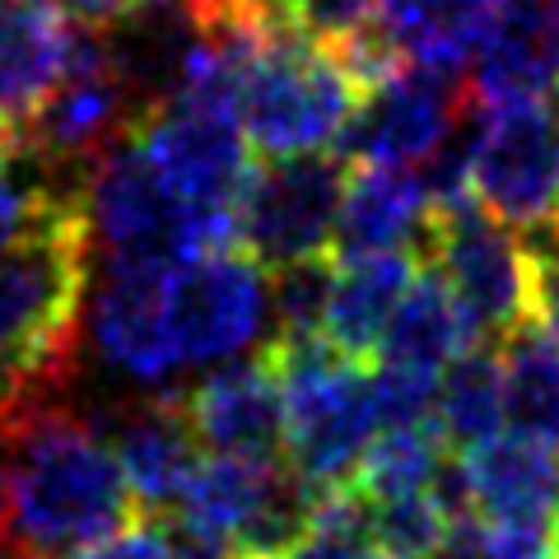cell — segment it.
<instances>
[{
	"label": "cell",
	"instance_id": "19",
	"mask_svg": "<svg viewBox=\"0 0 559 559\" xmlns=\"http://www.w3.org/2000/svg\"><path fill=\"white\" fill-rule=\"evenodd\" d=\"M419 275L415 257H364V261H336V280H331L326 322L322 341L341 349L345 359L369 364L378 359L382 336L396 318L401 299L411 294Z\"/></svg>",
	"mask_w": 559,
	"mask_h": 559
},
{
	"label": "cell",
	"instance_id": "34",
	"mask_svg": "<svg viewBox=\"0 0 559 559\" xmlns=\"http://www.w3.org/2000/svg\"><path fill=\"white\" fill-rule=\"evenodd\" d=\"M14 150H20V140H14V131L5 127V121H0V164H10Z\"/></svg>",
	"mask_w": 559,
	"mask_h": 559
},
{
	"label": "cell",
	"instance_id": "33",
	"mask_svg": "<svg viewBox=\"0 0 559 559\" xmlns=\"http://www.w3.org/2000/svg\"><path fill=\"white\" fill-rule=\"evenodd\" d=\"M135 5H145L150 14H182V20H191V14L210 10L215 0H135Z\"/></svg>",
	"mask_w": 559,
	"mask_h": 559
},
{
	"label": "cell",
	"instance_id": "6",
	"mask_svg": "<svg viewBox=\"0 0 559 559\" xmlns=\"http://www.w3.org/2000/svg\"><path fill=\"white\" fill-rule=\"evenodd\" d=\"M364 90L331 47L280 28L257 47L238 84V127L257 159L326 154L345 135Z\"/></svg>",
	"mask_w": 559,
	"mask_h": 559
},
{
	"label": "cell",
	"instance_id": "10",
	"mask_svg": "<svg viewBox=\"0 0 559 559\" xmlns=\"http://www.w3.org/2000/svg\"><path fill=\"white\" fill-rule=\"evenodd\" d=\"M471 197L513 234L559 219V131L546 103H476Z\"/></svg>",
	"mask_w": 559,
	"mask_h": 559
},
{
	"label": "cell",
	"instance_id": "32",
	"mask_svg": "<svg viewBox=\"0 0 559 559\" xmlns=\"http://www.w3.org/2000/svg\"><path fill=\"white\" fill-rule=\"evenodd\" d=\"M536 271V322L559 336V257L555 261H540Z\"/></svg>",
	"mask_w": 559,
	"mask_h": 559
},
{
	"label": "cell",
	"instance_id": "24",
	"mask_svg": "<svg viewBox=\"0 0 559 559\" xmlns=\"http://www.w3.org/2000/svg\"><path fill=\"white\" fill-rule=\"evenodd\" d=\"M364 527L382 559H433L448 536V513L433 495H401V499H364Z\"/></svg>",
	"mask_w": 559,
	"mask_h": 559
},
{
	"label": "cell",
	"instance_id": "17",
	"mask_svg": "<svg viewBox=\"0 0 559 559\" xmlns=\"http://www.w3.org/2000/svg\"><path fill=\"white\" fill-rule=\"evenodd\" d=\"M70 43L75 28L47 0H0V121L14 140L66 80Z\"/></svg>",
	"mask_w": 559,
	"mask_h": 559
},
{
	"label": "cell",
	"instance_id": "36",
	"mask_svg": "<svg viewBox=\"0 0 559 559\" xmlns=\"http://www.w3.org/2000/svg\"><path fill=\"white\" fill-rule=\"evenodd\" d=\"M555 5H559V0H555Z\"/></svg>",
	"mask_w": 559,
	"mask_h": 559
},
{
	"label": "cell",
	"instance_id": "27",
	"mask_svg": "<svg viewBox=\"0 0 559 559\" xmlns=\"http://www.w3.org/2000/svg\"><path fill=\"white\" fill-rule=\"evenodd\" d=\"M373 411L382 429H439V373L401 369V364H373Z\"/></svg>",
	"mask_w": 559,
	"mask_h": 559
},
{
	"label": "cell",
	"instance_id": "8",
	"mask_svg": "<svg viewBox=\"0 0 559 559\" xmlns=\"http://www.w3.org/2000/svg\"><path fill=\"white\" fill-rule=\"evenodd\" d=\"M127 140L140 150V159L159 173V182L173 197L210 210V215H238L242 187L257 168L238 112L168 94L140 108Z\"/></svg>",
	"mask_w": 559,
	"mask_h": 559
},
{
	"label": "cell",
	"instance_id": "20",
	"mask_svg": "<svg viewBox=\"0 0 559 559\" xmlns=\"http://www.w3.org/2000/svg\"><path fill=\"white\" fill-rule=\"evenodd\" d=\"M476 345H485V341H480V331L471 326L462 304L452 299V289L429 266H419L415 285H411L406 299H401L373 364H401V369H419V373H443L448 364H457L466 349H476Z\"/></svg>",
	"mask_w": 559,
	"mask_h": 559
},
{
	"label": "cell",
	"instance_id": "29",
	"mask_svg": "<svg viewBox=\"0 0 559 559\" xmlns=\"http://www.w3.org/2000/svg\"><path fill=\"white\" fill-rule=\"evenodd\" d=\"M75 559H173V550H168V532L159 518H135L131 527H121L117 536L80 550Z\"/></svg>",
	"mask_w": 559,
	"mask_h": 559
},
{
	"label": "cell",
	"instance_id": "1",
	"mask_svg": "<svg viewBox=\"0 0 559 559\" xmlns=\"http://www.w3.org/2000/svg\"><path fill=\"white\" fill-rule=\"evenodd\" d=\"M271 336V271L238 248L168 266H108L90 294L98 364L154 396H168L182 373L238 364Z\"/></svg>",
	"mask_w": 559,
	"mask_h": 559
},
{
	"label": "cell",
	"instance_id": "25",
	"mask_svg": "<svg viewBox=\"0 0 559 559\" xmlns=\"http://www.w3.org/2000/svg\"><path fill=\"white\" fill-rule=\"evenodd\" d=\"M331 280H336V257H308L271 271V341H322Z\"/></svg>",
	"mask_w": 559,
	"mask_h": 559
},
{
	"label": "cell",
	"instance_id": "26",
	"mask_svg": "<svg viewBox=\"0 0 559 559\" xmlns=\"http://www.w3.org/2000/svg\"><path fill=\"white\" fill-rule=\"evenodd\" d=\"M75 191L80 187L57 182L33 154L14 150V159L0 164V257L10 248H20L51 210H57L66 197H75Z\"/></svg>",
	"mask_w": 559,
	"mask_h": 559
},
{
	"label": "cell",
	"instance_id": "28",
	"mask_svg": "<svg viewBox=\"0 0 559 559\" xmlns=\"http://www.w3.org/2000/svg\"><path fill=\"white\" fill-rule=\"evenodd\" d=\"M373 5L378 0H275L285 24L318 47H341L373 28Z\"/></svg>",
	"mask_w": 559,
	"mask_h": 559
},
{
	"label": "cell",
	"instance_id": "3",
	"mask_svg": "<svg viewBox=\"0 0 559 559\" xmlns=\"http://www.w3.org/2000/svg\"><path fill=\"white\" fill-rule=\"evenodd\" d=\"M84 289L90 229L75 191L20 248L0 257V419L38 406V396L70 369Z\"/></svg>",
	"mask_w": 559,
	"mask_h": 559
},
{
	"label": "cell",
	"instance_id": "11",
	"mask_svg": "<svg viewBox=\"0 0 559 559\" xmlns=\"http://www.w3.org/2000/svg\"><path fill=\"white\" fill-rule=\"evenodd\" d=\"M466 108V80H443L429 70L401 66L359 98L345 135L336 140V154L355 168L419 173L457 131Z\"/></svg>",
	"mask_w": 559,
	"mask_h": 559
},
{
	"label": "cell",
	"instance_id": "13",
	"mask_svg": "<svg viewBox=\"0 0 559 559\" xmlns=\"http://www.w3.org/2000/svg\"><path fill=\"white\" fill-rule=\"evenodd\" d=\"M559 90V5L555 0H495V20L466 75L480 108L546 103Z\"/></svg>",
	"mask_w": 559,
	"mask_h": 559
},
{
	"label": "cell",
	"instance_id": "22",
	"mask_svg": "<svg viewBox=\"0 0 559 559\" xmlns=\"http://www.w3.org/2000/svg\"><path fill=\"white\" fill-rule=\"evenodd\" d=\"M443 443L452 448H480L509 429L503 419V364L495 345L466 349L457 364L439 373V411H433Z\"/></svg>",
	"mask_w": 559,
	"mask_h": 559
},
{
	"label": "cell",
	"instance_id": "14",
	"mask_svg": "<svg viewBox=\"0 0 559 559\" xmlns=\"http://www.w3.org/2000/svg\"><path fill=\"white\" fill-rule=\"evenodd\" d=\"M433 224V205L415 173L401 168H355L345 178L336 238L331 257L364 261V257H425Z\"/></svg>",
	"mask_w": 559,
	"mask_h": 559
},
{
	"label": "cell",
	"instance_id": "12",
	"mask_svg": "<svg viewBox=\"0 0 559 559\" xmlns=\"http://www.w3.org/2000/svg\"><path fill=\"white\" fill-rule=\"evenodd\" d=\"M187 425L215 457L285 462V396L266 355L205 373L182 396Z\"/></svg>",
	"mask_w": 559,
	"mask_h": 559
},
{
	"label": "cell",
	"instance_id": "23",
	"mask_svg": "<svg viewBox=\"0 0 559 559\" xmlns=\"http://www.w3.org/2000/svg\"><path fill=\"white\" fill-rule=\"evenodd\" d=\"M448 443L439 429H382L373 448L364 452L355 489L364 499H401L429 495L439 471L448 466Z\"/></svg>",
	"mask_w": 559,
	"mask_h": 559
},
{
	"label": "cell",
	"instance_id": "9",
	"mask_svg": "<svg viewBox=\"0 0 559 559\" xmlns=\"http://www.w3.org/2000/svg\"><path fill=\"white\" fill-rule=\"evenodd\" d=\"M345 197L341 154L261 159L238 201V248L257 266L280 271L308 257H331Z\"/></svg>",
	"mask_w": 559,
	"mask_h": 559
},
{
	"label": "cell",
	"instance_id": "4",
	"mask_svg": "<svg viewBox=\"0 0 559 559\" xmlns=\"http://www.w3.org/2000/svg\"><path fill=\"white\" fill-rule=\"evenodd\" d=\"M261 355L285 396V466L318 495L355 485L378 439L373 373L326 341H271Z\"/></svg>",
	"mask_w": 559,
	"mask_h": 559
},
{
	"label": "cell",
	"instance_id": "5",
	"mask_svg": "<svg viewBox=\"0 0 559 559\" xmlns=\"http://www.w3.org/2000/svg\"><path fill=\"white\" fill-rule=\"evenodd\" d=\"M80 215L90 252H108V266H168L238 248V215H210L173 197L131 140H117L84 173Z\"/></svg>",
	"mask_w": 559,
	"mask_h": 559
},
{
	"label": "cell",
	"instance_id": "16",
	"mask_svg": "<svg viewBox=\"0 0 559 559\" xmlns=\"http://www.w3.org/2000/svg\"><path fill=\"white\" fill-rule=\"evenodd\" d=\"M471 513L480 522H559V452L503 429L499 439L462 452Z\"/></svg>",
	"mask_w": 559,
	"mask_h": 559
},
{
	"label": "cell",
	"instance_id": "30",
	"mask_svg": "<svg viewBox=\"0 0 559 559\" xmlns=\"http://www.w3.org/2000/svg\"><path fill=\"white\" fill-rule=\"evenodd\" d=\"M289 559H382L364 527H312Z\"/></svg>",
	"mask_w": 559,
	"mask_h": 559
},
{
	"label": "cell",
	"instance_id": "2",
	"mask_svg": "<svg viewBox=\"0 0 559 559\" xmlns=\"http://www.w3.org/2000/svg\"><path fill=\"white\" fill-rule=\"evenodd\" d=\"M135 522L108 433L57 406L0 419V555L75 559Z\"/></svg>",
	"mask_w": 559,
	"mask_h": 559
},
{
	"label": "cell",
	"instance_id": "15",
	"mask_svg": "<svg viewBox=\"0 0 559 559\" xmlns=\"http://www.w3.org/2000/svg\"><path fill=\"white\" fill-rule=\"evenodd\" d=\"M112 452L135 499V513L168 518L197 471V433L187 425L182 392L150 396L112 425Z\"/></svg>",
	"mask_w": 559,
	"mask_h": 559
},
{
	"label": "cell",
	"instance_id": "18",
	"mask_svg": "<svg viewBox=\"0 0 559 559\" xmlns=\"http://www.w3.org/2000/svg\"><path fill=\"white\" fill-rule=\"evenodd\" d=\"M495 20V0H378L373 28L401 66L466 80Z\"/></svg>",
	"mask_w": 559,
	"mask_h": 559
},
{
	"label": "cell",
	"instance_id": "31",
	"mask_svg": "<svg viewBox=\"0 0 559 559\" xmlns=\"http://www.w3.org/2000/svg\"><path fill=\"white\" fill-rule=\"evenodd\" d=\"M51 10H57L75 33H98V38H108V33H117L131 20L135 0H51Z\"/></svg>",
	"mask_w": 559,
	"mask_h": 559
},
{
	"label": "cell",
	"instance_id": "21",
	"mask_svg": "<svg viewBox=\"0 0 559 559\" xmlns=\"http://www.w3.org/2000/svg\"><path fill=\"white\" fill-rule=\"evenodd\" d=\"M503 364V419L509 433L559 452V336L536 318L499 341Z\"/></svg>",
	"mask_w": 559,
	"mask_h": 559
},
{
	"label": "cell",
	"instance_id": "7",
	"mask_svg": "<svg viewBox=\"0 0 559 559\" xmlns=\"http://www.w3.org/2000/svg\"><path fill=\"white\" fill-rule=\"evenodd\" d=\"M425 257L480 331V341H509L522 322L536 318L532 257L509 224H499L476 197L433 210Z\"/></svg>",
	"mask_w": 559,
	"mask_h": 559
},
{
	"label": "cell",
	"instance_id": "35",
	"mask_svg": "<svg viewBox=\"0 0 559 559\" xmlns=\"http://www.w3.org/2000/svg\"><path fill=\"white\" fill-rule=\"evenodd\" d=\"M555 559H559V522H555Z\"/></svg>",
	"mask_w": 559,
	"mask_h": 559
}]
</instances>
